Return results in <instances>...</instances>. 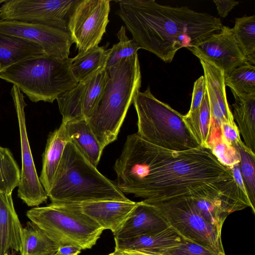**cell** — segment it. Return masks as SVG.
Here are the masks:
<instances>
[{
  "label": "cell",
  "instance_id": "6da1fadb",
  "mask_svg": "<svg viewBox=\"0 0 255 255\" xmlns=\"http://www.w3.org/2000/svg\"><path fill=\"white\" fill-rule=\"evenodd\" d=\"M114 168L120 190L149 204L181 197L205 198L231 211L246 203L247 194L231 170L208 148L173 151L133 133L127 136Z\"/></svg>",
  "mask_w": 255,
  "mask_h": 255
},
{
  "label": "cell",
  "instance_id": "7a4b0ae2",
  "mask_svg": "<svg viewBox=\"0 0 255 255\" xmlns=\"http://www.w3.org/2000/svg\"><path fill=\"white\" fill-rule=\"evenodd\" d=\"M117 2V13L133 39L166 63L180 49L196 46L223 26L219 18L187 6L164 5L154 0Z\"/></svg>",
  "mask_w": 255,
  "mask_h": 255
},
{
  "label": "cell",
  "instance_id": "3957f363",
  "mask_svg": "<svg viewBox=\"0 0 255 255\" xmlns=\"http://www.w3.org/2000/svg\"><path fill=\"white\" fill-rule=\"evenodd\" d=\"M47 195L51 203L56 204L130 200L117 184L101 173L71 141L66 144Z\"/></svg>",
  "mask_w": 255,
  "mask_h": 255
},
{
  "label": "cell",
  "instance_id": "277c9868",
  "mask_svg": "<svg viewBox=\"0 0 255 255\" xmlns=\"http://www.w3.org/2000/svg\"><path fill=\"white\" fill-rule=\"evenodd\" d=\"M107 70L109 79L104 93L86 119L103 149L117 139L141 84L137 53L122 59Z\"/></svg>",
  "mask_w": 255,
  "mask_h": 255
},
{
  "label": "cell",
  "instance_id": "5b68a950",
  "mask_svg": "<svg viewBox=\"0 0 255 255\" xmlns=\"http://www.w3.org/2000/svg\"><path fill=\"white\" fill-rule=\"evenodd\" d=\"M70 58L44 56L27 59L0 72V79L16 86L33 102L52 103L78 82L70 68Z\"/></svg>",
  "mask_w": 255,
  "mask_h": 255
},
{
  "label": "cell",
  "instance_id": "8992f818",
  "mask_svg": "<svg viewBox=\"0 0 255 255\" xmlns=\"http://www.w3.org/2000/svg\"><path fill=\"white\" fill-rule=\"evenodd\" d=\"M137 116V135L156 146L173 151L200 147L186 125L183 115L156 99L149 87L138 92L133 103Z\"/></svg>",
  "mask_w": 255,
  "mask_h": 255
},
{
  "label": "cell",
  "instance_id": "52a82bcc",
  "mask_svg": "<svg viewBox=\"0 0 255 255\" xmlns=\"http://www.w3.org/2000/svg\"><path fill=\"white\" fill-rule=\"evenodd\" d=\"M26 215L60 246L72 245L91 249L104 230L73 204L51 203L33 207Z\"/></svg>",
  "mask_w": 255,
  "mask_h": 255
},
{
  "label": "cell",
  "instance_id": "ba28073f",
  "mask_svg": "<svg viewBox=\"0 0 255 255\" xmlns=\"http://www.w3.org/2000/svg\"><path fill=\"white\" fill-rule=\"evenodd\" d=\"M182 238L211 250L225 254L221 230L207 222L196 209L191 198L181 197L151 204Z\"/></svg>",
  "mask_w": 255,
  "mask_h": 255
},
{
  "label": "cell",
  "instance_id": "9c48e42d",
  "mask_svg": "<svg viewBox=\"0 0 255 255\" xmlns=\"http://www.w3.org/2000/svg\"><path fill=\"white\" fill-rule=\"evenodd\" d=\"M80 0H5L0 19L45 24L66 31Z\"/></svg>",
  "mask_w": 255,
  "mask_h": 255
},
{
  "label": "cell",
  "instance_id": "30bf717a",
  "mask_svg": "<svg viewBox=\"0 0 255 255\" xmlns=\"http://www.w3.org/2000/svg\"><path fill=\"white\" fill-rule=\"evenodd\" d=\"M110 11L109 0H80L68 25L78 53L98 45L106 31Z\"/></svg>",
  "mask_w": 255,
  "mask_h": 255
},
{
  "label": "cell",
  "instance_id": "8fae6325",
  "mask_svg": "<svg viewBox=\"0 0 255 255\" xmlns=\"http://www.w3.org/2000/svg\"><path fill=\"white\" fill-rule=\"evenodd\" d=\"M10 93L17 115L21 144V169L17 195L28 206L38 207L46 201L48 196L37 175L28 138L24 112L27 104L16 86H12Z\"/></svg>",
  "mask_w": 255,
  "mask_h": 255
},
{
  "label": "cell",
  "instance_id": "7c38bea8",
  "mask_svg": "<svg viewBox=\"0 0 255 255\" xmlns=\"http://www.w3.org/2000/svg\"><path fill=\"white\" fill-rule=\"evenodd\" d=\"M0 33L22 37L40 45L50 57L68 58L73 41L70 33L45 24L0 19Z\"/></svg>",
  "mask_w": 255,
  "mask_h": 255
},
{
  "label": "cell",
  "instance_id": "4fadbf2b",
  "mask_svg": "<svg viewBox=\"0 0 255 255\" xmlns=\"http://www.w3.org/2000/svg\"><path fill=\"white\" fill-rule=\"evenodd\" d=\"M199 59L206 60L221 69L224 75L247 62L235 38L232 29L222 26L195 46L187 48Z\"/></svg>",
  "mask_w": 255,
  "mask_h": 255
},
{
  "label": "cell",
  "instance_id": "5bb4252c",
  "mask_svg": "<svg viewBox=\"0 0 255 255\" xmlns=\"http://www.w3.org/2000/svg\"><path fill=\"white\" fill-rule=\"evenodd\" d=\"M199 60L204 71L213 124L214 137L210 145L211 147L221 140V124L235 122L227 101L224 72L206 60Z\"/></svg>",
  "mask_w": 255,
  "mask_h": 255
},
{
  "label": "cell",
  "instance_id": "9a60e30c",
  "mask_svg": "<svg viewBox=\"0 0 255 255\" xmlns=\"http://www.w3.org/2000/svg\"><path fill=\"white\" fill-rule=\"evenodd\" d=\"M109 79L106 68L102 69L74 88L63 93L61 101L65 109L77 116L87 119L100 101Z\"/></svg>",
  "mask_w": 255,
  "mask_h": 255
},
{
  "label": "cell",
  "instance_id": "2e32d148",
  "mask_svg": "<svg viewBox=\"0 0 255 255\" xmlns=\"http://www.w3.org/2000/svg\"><path fill=\"white\" fill-rule=\"evenodd\" d=\"M73 205L104 230H110L115 235L129 218L137 202L131 200L101 201Z\"/></svg>",
  "mask_w": 255,
  "mask_h": 255
},
{
  "label": "cell",
  "instance_id": "e0dca14e",
  "mask_svg": "<svg viewBox=\"0 0 255 255\" xmlns=\"http://www.w3.org/2000/svg\"><path fill=\"white\" fill-rule=\"evenodd\" d=\"M170 227L169 224L154 206L143 201L137 205L115 238L127 239L150 235L161 232Z\"/></svg>",
  "mask_w": 255,
  "mask_h": 255
},
{
  "label": "cell",
  "instance_id": "ac0fdd59",
  "mask_svg": "<svg viewBox=\"0 0 255 255\" xmlns=\"http://www.w3.org/2000/svg\"><path fill=\"white\" fill-rule=\"evenodd\" d=\"M23 228L15 210L12 194L0 192V255L20 252Z\"/></svg>",
  "mask_w": 255,
  "mask_h": 255
},
{
  "label": "cell",
  "instance_id": "d6986e66",
  "mask_svg": "<svg viewBox=\"0 0 255 255\" xmlns=\"http://www.w3.org/2000/svg\"><path fill=\"white\" fill-rule=\"evenodd\" d=\"M184 239L173 228L157 233L127 239L115 238V250L154 254L178 245Z\"/></svg>",
  "mask_w": 255,
  "mask_h": 255
},
{
  "label": "cell",
  "instance_id": "ffe728a7",
  "mask_svg": "<svg viewBox=\"0 0 255 255\" xmlns=\"http://www.w3.org/2000/svg\"><path fill=\"white\" fill-rule=\"evenodd\" d=\"M47 56L38 44L26 39L0 33V72L30 58Z\"/></svg>",
  "mask_w": 255,
  "mask_h": 255
},
{
  "label": "cell",
  "instance_id": "44dd1931",
  "mask_svg": "<svg viewBox=\"0 0 255 255\" xmlns=\"http://www.w3.org/2000/svg\"><path fill=\"white\" fill-rule=\"evenodd\" d=\"M64 123L68 141L72 142L85 158L97 167L103 149L86 119L82 118Z\"/></svg>",
  "mask_w": 255,
  "mask_h": 255
},
{
  "label": "cell",
  "instance_id": "7402d4cb",
  "mask_svg": "<svg viewBox=\"0 0 255 255\" xmlns=\"http://www.w3.org/2000/svg\"><path fill=\"white\" fill-rule=\"evenodd\" d=\"M68 141L65 132V124L62 122L60 127L50 132L48 136L43 154L42 170L39 177L46 194L52 185L65 146Z\"/></svg>",
  "mask_w": 255,
  "mask_h": 255
},
{
  "label": "cell",
  "instance_id": "603a6c76",
  "mask_svg": "<svg viewBox=\"0 0 255 255\" xmlns=\"http://www.w3.org/2000/svg\"><path fill=\"white\" fill-rule=\"evenodd\" d=\"M183 119L199 145L209 148L214 137V128L206 90L200 107L183 115Z\"/></svg>",
  "mask_w": 255,
  "mask_h": 255
},
{
  "label": "cell",
  "instance_id": "cb8c5ba5",
  "mask_svg": "<svg viewBox=\"0 0 255 255\" xmlns=\"http://www.w3.org/2000/svg\"><path fill=\"white\" fill-rule=\"evenodd\" d=\"M109 52L110 49L106 50L104 47L97 45L70 58V68L74 79L79 83L106 68Z\"/></svg>",
  "mask_w": 255,
  "mask_h": 255
},
{
  "label": "cell",
  "instance_id": "d4e9b609",
  "mask_svg": "<svg viewBox=\"0 0 255 255\" xmlns=\"http://www.w3.org/2000/svg\"><path fill=\"white\" fill-rule=\"evenodd\" d=\"M233 117L238 125L245 144L255 153V95L236 98Z\"/></svg>",
  "mask_w": 255,
  "mask_h": 255
},
{
  "label": "cell",
  "instance_id": "484cf974",
  "mask_svg": "<svg viewBox=\"0 0 255 255\" xmlns=\"http://www.w3.org/2000/svg\"><path fill=\"white\" fill-rule=\"evenodd\" d=\"M59 247L32 222L23 228L21 255H53Z\"/></svg>",
  "mask_w": 255,
  "mask_h": 255
},
{
  "label": "cell",
  "instance_id": "4316f807",
  "mask_svg": "<svg viewBox=\"0 0 255 255\" xmlns=\"http://www.w3.org/2000/svg\"><path fill=\"white\" fill-rule=\"evenodd\" d=\"M224 80L235 99L255 95V65L246 62L224 75Z\"/></svg>",
  "mask_w": 255,
  "mask_h": 255
},
{
  "label": "cell",
  "instance_id": "83f0119b",
  "mask_svg": "<svg viewBox=\"0 0 255 255\" xmlns=\"http://www.w3.org/2000/svg\"><path fill=\"white\" fill-rule=\"evenodd\" d=\"M232 29L247 62L255 65V15L236 18Z\"/></svg>",
  "mask_w": 255,
  "mask_h": 255
},
{
  "label": "cell",
  "instance_id": "f1b7e54d",
  "mask_svg": "<svg viewBox=\"0 0 255 255\" xmlns=\"http://www.w3.org/2000/svg\"><path fill=\"white\" fill-rule=\"evenodd\" d=\"M20 180V171L12 153L0 146V192L12 194Z\"/></svg>",
  "mask_w": 255,
  "mask_h": 255
},
{
  "label": "cell",
  "instance_id": "f546056e",
  "mask_svg": "<svg viewBox=\"0 0 255 255\" xmlns=\"http://www.w3.org/2000/svg\"><path fill=\"white\" fill-rule=\"evenodd\" d=\"M236 148L241 155L239 168L243 181L251 204L255 208V153L244 143Z\"/></svg>",
  "mask_w": 255,
  "mask_h": 255
},
{
  "label": "cell",
  "instance_id": "4dcf8cb0",
  "mask_svg": "<svg viewBox=\"0 0 255 255\" xmlns=\"http://www.w3.org/2000/svg\"><path fill=\"white\" fill-rule=\"evenodd\" d=\"M198 212L209 223L221 230L229 215L221 204L205 198H191Z\"/></svg>",
  "mask_w": 255,
  "mask_h": 255
},
{
  "label": "cell",
  "instance_id": "1f68e13d",
  "mask_svg": "<svg viewBox=\"0 0 255 255\" xmlns=\"http://www.w3.org/2000/svg\"><path fill=\"white\" fill-rule=\"evenodd\" d=\"M119 42L110 49L106 69L108 70L123 58L132 56L140 47L132 39H129L126 33V27L122 25L117 33Z\"/></svg>",
  "mask_w": 255,
  "mask_h": 255
},
{
  "label": "cell",
  "instance_id": "d6a6232c",
  "mask_svg": "<svg viewBox=\"0 0 255 255\" xmlns=\"http://www.w3.org/2000/svg\"><path fill=\"white\" fill-rule=\"evenodd\" d=\"M155 255H225L215 252L200 244L183 239L177 245L154 254Z\"/></svg>",
  "mask_w": 255,
  "mask_h": 255
},
{
  "label": "cell",
  "instance_id": "836d02e7",
  "mask_svg": "<svg viewBox=\"0 0 255 255\" xmlns=\"http://www.w3.org/2000/svg\"><path fill=\"white\" fill-rule=\"evenodd\" d=\"M211 150L220 163L229 168L240 164L241 155L238 149L222 140L214 145Z\"/></svg>",
  "mask_w": 255,
  "mask_h": 255
},
{
  "label": "cell",
  "instance_id": "e575fe53",
  "mask_svg": "<svg viewBox=\"0 0 255 255\" xmlns=\"http://www.w3.org/2000/svg\"><path fill=\"white\" fill-rule=\"evenodd\" d=\"M220 130L221 140L228 145L237 148L244 143L236 123H223L221 125Z\"/></svg>",
  "mask_w": 255,
  "mask_h": 255
},
{
  "label": "cell",
  "instance_id": "d590c367",
  "mask_svg": "<svg viewBox=\"0 0 255 255\" xmlns=\"http://www.w3.org/2000/svg\"><path fill=\"white\" fill-rule=\"evenodd\" d=\"M206 90L205 78L200 76L194 82L190 108L188 113L196 111L200 106Z\"/></svg>",
  "mask_w": 255,
  "mask_h": 255
},
{
  "label": "cell",
  "instance_id": "8d00e7d4",
  "mask_svg": "<svg viewBox=\"0 0 255 255\" xmlns=\"http://www.w3.org/2000/svg\"><path fill=\"white\" fill-rule=\"evenodd\" d=\"M218 14L222 17H226L229 12L237 5L239 1L233 0H214Z\"/></svg>",
  "mask_w": 255,
  "mask_h": 255
},
{
  "label": "cell",
  "instance_id": "74e56055",
  "mask_svg": "<svg viewBox=\"0 0 255 255\" xmlns=\"http://www.w3.org/2000/svg\"><path fill=\"white\" fill-rule=\"evenodd\" d=\"M82 250L80 248L75 246H61L53 255H78Z\"/></svg>",
  "mask_w": 255,
  "mask_h": 255
},
{
  "label": "cell",
  "instance_id": "f35d334b",
  "mask_svg": "<svg viewBox=\"0 0 255 255\" xmlns=\"http://www.w3.org/2000/svg\"><path fill=\"white\" fill-rule=\"evenodd\" d=\"M128 255H155L153 254H147L140 252L133 251H122Z\"/></svg>",
  "mask_w": 255,
  "mask_h": 255
},
{
  "label": "cell",
  "instance_id": "ab89813d",
  "mask_svg": "<svg viewBox=\"0 0 255 255\" xmlns=\"http://www.w3.org/2000/svg\"><path fill=\"white\" fill-rule=\"evenodd\" d=\"M108 255H128L122 251L115 250V251Z\"/></svg>",
  "mask_w": 255,
  "mask_h": 255
},
{
  "label": "cell",
  "instance_id": "60d3db41",
  "mask_svg": "<svg viewBox=\"0 0 255 255\" xmlns=\"http://www.w3.org/2000/svg\"><path fill=\"white\" fill-rule=\"evenodd\" d=\"M5 1V0H0V6Z\"/></svg>",
  "mask_w": 255,
  "mask_h": 255
}]
</instances>
